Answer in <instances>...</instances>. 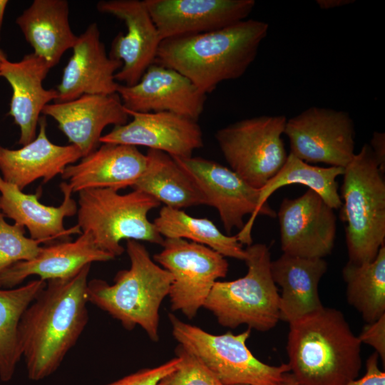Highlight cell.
<instances>
[{"label": "cell", "instance_id": "obj_21", "mask_svg": "<svg viewBox=\"0 0 385 385\" xmlns=\"http://www.w3.org/2000/svg\"><path fill=\"white\" fill-rule=\"evenodd\" d=\"M51 68L34 53L25 55L19 61L8 59L0 64V77L5 78L12 89L10 115L19 128V144L24 145L36 136L40 114L44 107L58 99L56 89H46L43 81Z\"/></svg>", "mask_w": 385, "mask_h": 385}, {"label": "cell", "instance_id": "obj_22", "mask_svg": "<svg viewBox=\"0 0 385 385\" xmlns=\"http://www.w3.org/2000/svg\"><path fill=\"white\" fill-rule=\"evenodd\" d=\"M38 125L36 138L21 148L0 145V175L21 190L38 179L49 182L83 157L76 146L56 145L48 139L45 116L40 118Z\"/></svg>", "mask_w": 385, "mask_h": 385}, {"label": "cell", "instance_id": "obj_18", "mask_svg": "<svg viewBox=\"0 0 385 385\" xmlns=\"http://www.w3.org/2000/svg\"><path fill=\"white\" fill-rule=\"evenodd\" d=\"M72 49L56 88V102L72 101L83 95L115 93L119 83L115 75L122 63L107 54L96 23L90 24L78 36Z\"/></svg>", "mask_w": 385, "mask_h": 385}, {"label": "cell", "instance_id": "obj_11", "mask_svg": "<svg viewBox=\"0 0 385 385\" xmlns=\"http://www.w3.org/2000/svg\"><path fill=\"white\" fill-rule=\"evenodd\" d=\"M173 158L195 182L205 205L217 210L225 230L240 229L236 235L240 242L252 245V227L260 214V189L217 162L192 156Z\"/></svg>", "mask_w": 385, "mask_h": 385}, {"label": "cell", "instance_id": "obj_29", "mask_svg": "<svg viewBox=\"0 0 385 385\" xmlns=\"http://www.w3.org/2000/svg\"><path fill=\"white\" fill-rule=\"evenodd\" d=\"M153 223L161 236L181 238L207 246L222 256L245 261L246 252L235 236L223 234L209 219L195 217L181 209L164 206Z\"/></svg>", "mask_w": 385, "mask_h": 385}, {"label": "cell", "instance_id": "obj_4", "mask_svg": "<svg viewBox=\"0 0 385 385\" xmlns=\"http://www.w3.org/2000/svg\"><path fill=\"white\" fill-rule=\"evenodd\" d=\"M126 252L130 268L119 271L113 284L100 279L88 280V302L118 320L128 330L140 327L151 341L157 342L159 310L168 296L173 275L153 260L139 241L127 240Z\"/></svg>", "mask_w": 385, "mask_h": 385}, {"label": "cell", "instance_id": "obj_30", "mask_svg": "<svg viewBox=\"0 0 385 385\" xmlns=\"http://www.w3.org/2000/svg\"><path fill=\"white\" fill-rule=\"evenodd\" d=\"M46 282L31 280L19 287L0 288V379L9 381L22 357L18 329L21 318Z\"/></svg>", "mask_w": 385, "mask_h": 385}, {"label": "cell", "instance_id": "obj_35", "mask_svg": "<svg viewBox=\"0 0 385 385\" xmlns=\"http://www.w3.org/2000/svg\"><path fill=\"white\" fill-rule=\"evenodd\" d=\"M360 342L371 346L385 364V314L365 325L357 336Z\"/></svg>", "mask_w": 385, "mask_h": 385}, {"label": "cell", "instance_id": "obj_15", "mask_svg": "<svg viewBox=\"0 0 385 385\" xmlns=\"http://www.w3.org/2000/svg\"><path fill=\"white\" fill-rule=\"evenodd\" d=\"M125 111L132 120L114 126L101 136L100 143L144 146L173 158L191 157L203 146L202 132L197 120L170 112Z\"/></svg>", "mask_w": 385, "mask_h": 385}, {"label": "cell", "instance_id": "obj_24", "mask_svg": "<svg viewBox=\"0 0 385 385\" xmlns=\"http://www.w3.org/2000/svg\"><path fill=\"white\" fill-rule=\"evenodd\" d=\"M114 258L98 248L90 233L81 232L74 241L41 247L34 258L18 262L1 272L0 288L16 287L33 275L45 282L66 278L86 265Z\"/></svg>", "mask_w": 385, "mask_h": 385}, {"label": "cell", "instance_id": "obj_41", "mask_svg": "<svg viewBox=\"0 0 385 385\" xmlns=\"http://www.w3.org/2000/svg\"><path fill=\"white\" fill-rule=\"evenodd\" d=\"M7 60L6 53L0 48V64Z\"/></svg>", "mask_w": 385, "mask_h": 385}, {"label": "cell", "instance_id": "obj_6", "mask_svg": "<svg viewBox=\"0 0 385 385\" xmlns=\"http://www.w3.org/2000/svg\"><path fill=\"white\" fill-rule=\"evenodd\" d=\"M160 205L136 190L124 195L109 188L84 190L78 192L77 226L91 235L98 249L115 257L125 251L123 240L163 245L164 238L148 218Z\"/></svg>", "mask_w": 385, "mask_h": 385}, {"label": "cell", "instance_id": "obj_9", "mask_svg": "<svg viewBox=\"0 0 385 385\" xmlns=\"http://www.w3.org/2000/svg\"><path fill=\"white\" fill-rule=\"evenodd\" d=\"M284 115H260L219 129L215 136L230 169L261 189L280 170L287 158L282 135Z\"/></svg>", "mask_w": 385, "mask_h": 385}, {"label": "cell", "instance_id": "obj_40", "mask_svg": "<svg viewBox=\"0 0 385 385\" xmlns=\"http://www.w3.org/2000/svg\"><path fill=\"white\" fill-rule=\"evenodd\" d=\"M9 1L7 0H0V35L4 21V13ZM1 38V37H0Z\"/></svg>", "mask_w": 385, "mask_h": 385}, {"label": "cell", "instance_id": "obj_33", "mask_svg": "<svg viewBox=\"0 0 385 385\" xmlns=\"http://www.w3.org/2000/svg\"><path fill=\"white\" fill-rule=\"evenodd\" d=\"M175 353L180 362L158 385H223L197 357L180 344Z\"/></svg>", "mask_w": 385, "mask_h": 385}, {"label": "cell", "instance_id": "obj_19", "mask_svg": "<svg viewBox=\"0 0 385 385\" xmlns=\"http://www.w3.org/2000/svg\"><path fill=\"white\" fill-rule=\"evenodd\" d=\"M42 113L58 123V128L83 157L95 150L102 132L110 125L128 123L129 115L117 93L109 95H83L66 102L46 105Z\"/></svg>", "mask_w": 385, "mask_h": 385}, {"label": "cell", "instance_id": "obj_28", "mask_svg": "<svg viewBox=\"0 0 385 385\" xmlns=\"http://www.w3.org/2000/svg\"><path fill=\"white\" fill-rule=\"evenodd\" d=\"M340 167L315 166L306 163L289 153L280 170L260 189L258 207L261 215L272 217L276 212L267 202L277 189L291 184H301L317 193L332 209H340L342 200L338 192L337 178L342 175Z\"/></svg>", "mask_w": 385, "mask_h": 385}, {"label": "cell", "instance_id": "obj_7", "mask_svg": "<svg viewBox=\"0 0 385 385\" xmlns=\"http://www.w3.org/2000/svg\"><path fill=\"white\" fill-rule=\"evenodd\" d=\"M247 274L232 281H217L203 307L225 327L267 332L279 320V294L271 274V255L262 243L246 247Z\"/></svg>", "mask_w": 385, "mask_h": 385}, {"label": "cell", "instance_id": "obj_10", "mask_svg": "<svg viewBox=\"0 0 385 385\" xmlns=\"http://www.w3.org/2000/svg\"><path fill=\"white\" fill-rule=\"evenodd\" d=\"M153 260L173 275L168 297L172 311L192 319L203 305L219 278L225 277L229 264L211 248L181 238H165Z\"/></svg>", "mask_w": 385, "mask_h": 385}, {"label": "cell", "instance_id": "obj_23", "mask_svg": "<svg viewBox=\"0 0 385 385\" xmlns=\"http://www.w3.org/2000/svg\"><path fill=\"white\" fill-rule=\"evenodd\" d=\"M60 189L63 200L58 207L46 205L39 201L40 192L27 194L16 185L6 182L0 175V212L5 218L26 228L30 237L47 242L81 232L76 225L66 229L63 220L77 212V202L72 191L64 181Z\"/></svg>", "mask_w": 385, "mask_h": 385}, {"label": "cell", "instance_id": "obj_14", "mask_svg": "<svg viewBox=\"0 0 385 385\" xmlns=\"http://www.w3.org/2000/svg\"><path fill=\"white\" fill-rule=\"evenodd\" d=\"M96 8L125 24L126 32H120L114 38L108 55L122 63L115 75V81L128 86L135 85L155 63L162 41L144 1H100Z\"/></svg>", "mask_w": 385, "mask_h": 385}, {"label": "cell", "instance_id": "obj_36", "mask_svg": "<svg viewBox=\"0 0 385 385\" xmlns=\"http://www.w3.org/2000/svg\"><path fill=\"white\" fill-rule=\"evenodd\" d=\"M379 355L374 352L366 362V374L359 379L351 380L345 385H385V373L380 370Z\"/></svg>", "mask_w": 385, "mask_h": 385}, {"label": "cell", "instance_id": "obj_39", "mask_svg": "<svg viewBox=\"0 0 385 385\" xmlns=\"http://www.w3.org/2000/svg\"><path fill=\"white\" fill-rule=\"evenodd\" d=\"M279 385H302L299 383L293 375L289 372H286L283 374L282 381Z\"/></svg>", "mask_w": 385, "mask_h": 385}, {"label": "cell", "instance_id": "obj_34", "mask_svg": "<svg viewBox=\"0 0 385 385\" xmlns=\"http://www.w3.org/2000/svg\"><path fill=\"white\" fill-rule=\"evenodd\" d=\"M180 358L176 356L153 368H145L106 385H158L165 376L176 369Z\"/></svg>", "mask_w": 385, "mask_h": 385}, {"label": "cell", "instance_id": "obj_2", "mask_svg": "<svg viewBox=\"0 0 385 385\" xmlns=\"http://www.w3.org/2000/svg\"><path fill=\"white\" fill-rule=\"evenodd\" d=\"M269 25L245 19L221 29L163 40L155 63L188 78L205 94L240 78L255 60Z\"/></svg>", "mask_w": 385, "mask_h": 385}, {"label": "cell", "instance_id": "obj_37", "mask_svg": "<svg viewBox=\"0 0 385 385\" xmlns=\"http://www.w3.org/2000/svg\"><path fill=\"white\" fill-rule=\"evenodd\" d=\"M382 173L385 171V134L374 132L369 144Z\"/></svg>", "mask_w": 385, "mask_h": 385}, {"label": "cell", "instance_id": "obj_42", "mask_svg": "<svg viewBox=\"0 0 385 385\" xmlns=\"http://www.w3.org/2000/svg\"><path fill=\"white\" fill-rule=\"evenodd\" d=\"M239 385H245V384H239Z\"/></svg>", "mask_w": 385, "mask_h": 385}, {"label": "cell", "instance_id": "obj_17", "mask_svg": "<svg viewBox=\"0 0 385 385\" xmlns=\"http://www.w3.org/2000/svg\"><path fill=\"white\" fill-rule=\"evenodd\" d=\"M116 93L128 111L170 112L197 121L207 98L185 76L157 63L150 65L135 85L119 83Z\"/></svg>", "mask_w": 385, "mask_h": 385}, {"label": "cell", "instance_id": "obj_38", "mask_svg": "<svg viewBox=\"0 0 385 385\" xmlns=\"http://www.w3.org/2000/svg\"><path fill=\"white\" fill-rule=\"evenodd\" d=\"M351 0H317V3L322 9H329L352 4Z\"/></svg>", "mask_w": 385, "mask_h": 385}, {"label": "cell", "instance_id": "obj_26", "mask_svg": "<svg viewBox=\"0 0 385 385\" xmlns=\"http://www.w3.org/2000/svg\"><path fill=\"white\" fill-rule=\"evenodd\" d=\"M68 14L66 0H34L16 19L33 53L51 68L58 63L78 38L71 28Z\"/></svg>", "mask_w": 385, "mask_h": 385}, {"label": "cell", "instance_id": "obj_8", "mask_svg": "<svg viewBox=\"0 0 385 385\" xmlns=\"http://www.w3.org/2000/svg\"><path fill=\"white\" fill-rule=\"evenodd\" d=\"M174 338L197 357L223 385H279L289 372L287 364L271 366L257 359L246 345L251 329L234 334H212L168 314Z\"/></svg>", "mask_w": 385, "mask_h": 385}, {"label": "cell", "instance_id": "obj_13", "mask_svg": "<svg viewBox=\"0 0 385 385\" xmlns=\"http://www.w3.org/2000/svg\"><path fill=\"white\" fill-rule=\"evenodd\" d=\"M281 249L284 254L302 258H324L334 245L337 217L314 191L282 201L278 213Z\"/></svg>", "mask_w": 385, "mask_h": 385}, {"label": "cell", "instance_id": "obj_31", "mask_svg": "<svg viewBox=\"0 0 385 385\" xmlns=\"http://www.w3.org/2000/svg\"><path fill=\"white\" fill-rule=\"evenodd\" d=\"M347 302L366 324L385 314V245L371 262L355 265L347 262L342 269Z\"/></svg>", "mask_w": 385, "mask_h": 385}, {"label": "cell", "instance_id": "obj_5", "mask_svg": "<svg viewBox=\"0 0 385 385\" xmlns=\"http://www.w3.org/2000/svg\"><path fill=\"white\" fill-rule=\"evenodd\" d=\"M340 218L349 262H372L385 240V182L369 144L344 168Z\"/></svg>", "mask_w": 385, "mask_h": 385}, {"label": "cell", "instance_id": "obj_1", "mask_svg": "<svg viewBox=\"0 0 385 385\" xmlns=\"http://www.w3.org/2000/svg\"><path fill=\"white\" fill-rule=\"evenodd\" d=\"M91 265L68 277L47 281L24 312L18 336L31 380L54 373L83 333L88 321Z\"/></svg>", "mask_w": 385, "mask_h": 385}, {"label": "cell", "instance_id": "obj_20", "mask_svg": "<svg viewBox=\"0 0 385 385\" xmlns=\"http://www.w3.org/2000/svg\"><path fill=\"white\" fill-rule=\"evenodd\" d=\"M145 165L146 156L137 147L103 143L77 163L67 166L61 177L73 193L97 188L118 191L132 188Z\"/></svg>", "mask_w": 385, "mask_h": 385}, {"label": "cell", "instance_id": "obj_27", "mask_svg": "<svg viewBox=\"0 0 385 385\" xmlns=\"http://www.w3.org/2000/svg\"><path fill=\"white\" fill-rule=\"evenodd\" d=\"M145 156V168L133 190L176 209L205 205L195 182L172 156L153 149Z\"/></svg>", "mask_w": 385, "mask_h": 385}, {"label": "cell", "instance_id": "obj_12", "mask_svg": "<svg viewBox=\"0 0 385 385\" xmlns=\"http://www.w3.org/2000/svg\"><path fill=\"white\" fill-rule=\"evenodd\" d=\"M290 153L306 163L344 168L352 160L355 129L349 113L312 106L287 119Z\"/></svg>", "mask_w": 385, "mask_h": 385}, {"label": "cell", "instance_id": "obj_25", "mask_svg": "<svg viewBox=\"0 0 385 385\" xmlns=\"http://www.w3.org/2000/svg\"><path fill=\"white\" fill-rule=\"evenodd\" d=\"M327 270L324 258H302L283 253L271 262L272 279L282 288L279 320L289 324L324 307L318 286Z\"/></svg>", "mask_w": 385, "mask_h": 385}, {"label": "cell", "instance_id": "obj_3", "mask_svg": "<svg viewBox=\"0 0 385 385\" xmlns=\"http://www.w3.org/2000/svg\"><path fill=\"white\" fill-rule=\"evenodd\" d=\"M361 346L344 314L324 307L289 323L287 364L302 385H345L361 370Z\"/></svg>", "mask_w": 385, "mask_h": 385}, {"label": "cell", "instance_id": "obj_16", "mask_svg": "<svg viewBox=\"0 0 385 385\" xmlns=\"http://www.w3.org/2000/svg\"><path fill=\"white\" fill-rule=\"evenodd\" d=\"M163 40L212 31L247 19L254 0H143Z\"/></svg>", "mask_w": 385, "mask_h": 385}, {"label": "cell", "instance_id": "obj_32", "mask_svg": "<svg viewBox=\"0 0 385 385\" xmlns=\"http://www.w3.org/2000/svg\"><path fill=\"white\" fill-rule=\"evenodd\" d=\"M42 241L25 236V228L9 224L0 212V272L11 265L37 255Z\"/></svg>", "mask_w": 385, "mask_h": 385}]
</instances>
